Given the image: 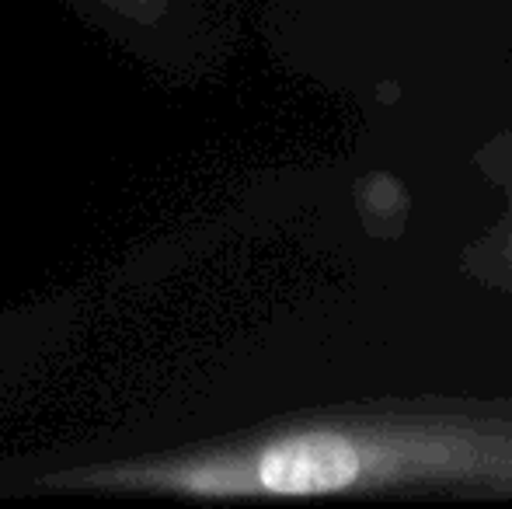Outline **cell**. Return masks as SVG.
I'll list each match as a JSON object with an SVG mask.
<instances>
[{
    "label": "cell",
    "instance_id": "6da1fadb",
    "mask_svg": "<svg viewBox=\"0 0 512 509\" xmlns=\"http://www.w3.org/2000/svg\"><path fill=\"white\" fill-rule=\"evenodd\" d=\"M84 4H91V7H102V11H126V14H136L143 4H154L157 7V0H84Z\"/></svg>",
    "mask_w": 512,
    "mask_h": 509
}]
</instances>
